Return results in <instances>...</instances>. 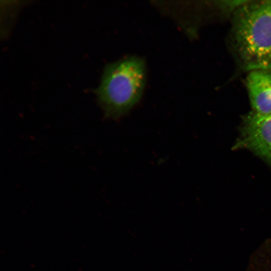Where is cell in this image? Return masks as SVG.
<instances>
[{
	"label": "cell",
	"mask_w": 271,
	"mask_h": 271,
	"mask_svg": "<svg viewBox=\"0 0 271 271\" xmlns=\"http://www.w3.org/2000/svg\"><path fill=\"white\" fill-rule=\"evenodd\" d=\"M231 33L246 69L271 71V1H248L236 10Z\"/></svg>",
	"instance_id": "1"
},
{
	"label": "cell",
	"mask_w": 271,
	"mask_h": 271,
	"mask_svg": "<svg viewBox=\"0 0 271 271\" xmlns=\"http://www.w3.org/2000/svg\"><path fill=\"white\" fill-rule=\"evenodd\" d=\"M145 81V64L139 57H128L107 65L96 91L105 116L117 118L127 112L140 100Z\"/></svg>",
	"instance_id": "2"
},
{
	"label": "cell",
	"mask_w": 271,
	"mask_h": 271,
	"mask_svg": "<svg viewBox=\"0 0 271 271\" xmlns=\"http://www.w3.org/2000/svg\"><path fill=\"white\" fill-rule=\"evenodd\" d=\"M235 146L251 151L271 163V114L253 111L247 114Z\"/></svg>",
	"instance_id": "3"
},
{
	"label": "cell",
	"mask_w": 271,
	"mask_h": 271,
	"mask_svg": "<svg viewBox=\"0 0 271 271\" xmlns=\"http://www.w3.org/2000/svg\"><path fill=\"white\" fill-rule=\"evenodd\" d=\"M245 84L253 111L271 114V71H249Z\"/></svg>",
	"instance_id": "4"
}]
</instances>
